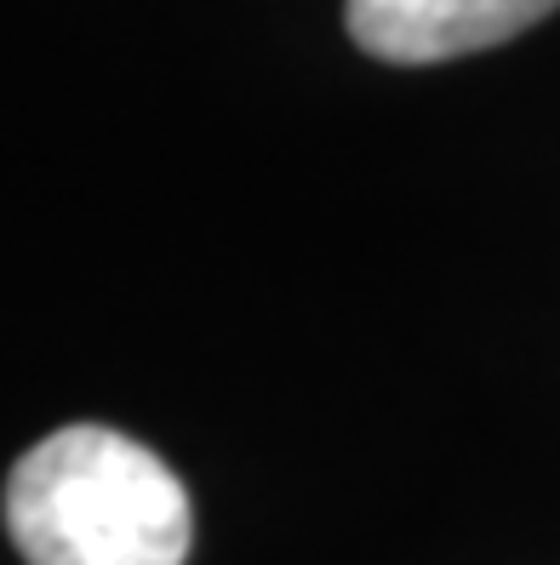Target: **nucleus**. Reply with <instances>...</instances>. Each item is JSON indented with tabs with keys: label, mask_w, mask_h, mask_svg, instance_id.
I'll list each match as a JSON object with an SVG mask.
<instances>
[{
	"label": "nucleus",
	"mask_w": 560,
	"mask_h": 565,
	"mask_svg": "<svg viewBox=\"0 0 560 565\" xmlns=\"http://www.w3.org/2000/svg\"><path fill=\"white\" fill-rule=\"evenodd\" d=\"M7 531L29 565H183L194 503L149 446L70 423L12 462Z\"/></svg>",
	"instance_id": "1"
},
{
	"label": "nucleus",
	"mask_w": 560,
	"mask_h": 565,
	"mask_svg": "<svg viewBox=\"0 0 560 565\" xmlns=\"http://www.w3.org/2000/svg\"><path fill=\"white\" fill-rule=\"evenodd\" d=\"M560 0H344L349 41L383 63H446L515 41Z\"/></svg>",
	"instance_id": "2"
}]
</instances>
